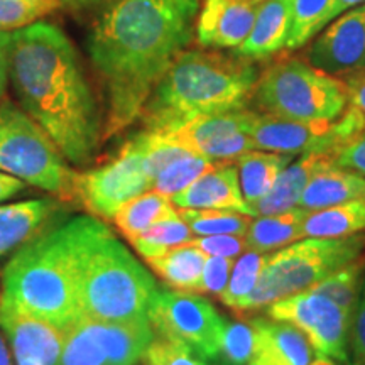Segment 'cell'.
I'll list each match as a JSON object with an SVG mask.
<instances>
[{
    "label": "cell",
    "mask_w": 365,
    "mask_h": 365,
    "mask_svg": "<svg viewBox=\"0 0 365 365\" xmlns=\"http://www.w3.org/2000/svg\"><path fill=\"white\" fill-rule=\"evenodd\" d=\"M198 0H112L88 36L105 97L103 139L143 115L148 100L193 39Z\"/></svg>",
    "instance_id": "6da1fadb"
},
{
    "label": "cell",
    "mask_w": 365,
    "mask_h": 365,
    "mask_svg": "<svg viewBox=\"0 0 365 365\" xmlns=\"http://www.w3.org/2000/svg\"><path fill=\"white\" fill-rule=\"evenodd\" d=\"M9 81L68 163L86 166L103 139L97 98L70 38L46 21L12 31Z\"/></svg>",
    "instance_id": "7a4b0ae2"
},
{
    "label": "cell",
    "mask_w": 365,
    "mask_h": 365,
    "mask_svg": "<svg viewBox=\"0 0 365 365\" xmlns=\"http://www.w3.org/2000/svg\"><path fill=\"white\" fill-rule=\"evenodd\" d=\"M95 223L76 217L17 250L4 269L0 301L65 330L80 317V259Z\"/></svg>",
    "instance_id": "3957f363"
},
{
    "label": "cell",
    "mask_w": 365,
    "mask_h": 365,
    "mask_svg": "<svg viewBox=\"0 0 365 365\" xmlns=\"http://www.w3.org/2000/svg\"><path fill=\"white\" fill-rule=\"evenodd\" d=\"M255 61L217 51H182L145 103L144 130L168 134L193 118L240 110L252 102Z\"/></svg>",
    "instance_id": "277c9868"
},
{
    "label": "cell",
    "mask_w": 365,
    "mask_h": 365,
    "mask_svg": "<svg viewBox=\"0 0 365 365\" xmlns=\"http://www.w3.org/2000/svg\"><path fill=\"white\" fill-rule=\"evenodd\" d=\"M158 291L148 269L110 228L97 220L80 259V317L105 322L144 318Z\"/></svg>",
    "instance_id": "5b68a950"
},
{
    "label": "cell",
    "mask_w": 365,
    "mask_h": 365,
    "mask_svg": "<svg viewBox=\"0 0 365 365\" xmlns=\"http://www.w3.org/2000/svg\"><path fill=\"white\" fill-rule=\"evenodd\" d=\"M365 252V232L349 237H303L269 254L255 289L240 312L266 308L286 296L312 289Z\"/></svg>",
    "instance_id": "8992f818"
},
{
    "label": "cell",
    "mask_w": 365,
    "mask_h": 365,
    "mask_svg": "<svg viewBox=\"0 0 365 365\" xmlns=\"http://www.w3.org/2000/svg\"><path fill=\"white\" fill-rule=\"evenodd\" d=\"M252 102L259 113L301 122L335 120L350 105L345 81L307 59L286 58L259 73Z\"/></svg>",
    "instance_id": "52a82bcc"
},
{
    "label": "cell",
    "mask_w": 365,
    "mask_h": 365,
    "mask_svg": "<svg viewBox=\"0 0 365 365\" xmlns=\"http://www.w3.org/2000/svg\"><path fill=\"white\" fill-rule=\"evenodd\" d=\"M0 171L61 202H78V173L68 166L43 127L11 100H0Z\"/></svg>",
    "instance_id": "ba28073f"
},
{
    "label": "cell",
    "mask_w": 365,
    "mask_h": 365,
    "mask_svg": "<svg viewBox=\"0 0 365 365\" xmlns=\"http://www.w3.org/2000/svg\"><path fill=\"white\" fill-rule=\"evenodd\" d=\"M154 339L149 317L127 322L78 317L65 328L56 365H135Z\"/></svg>",
    "instance_id": "9c48e42d"
},
{
    "label": "cell",
    "mask_w": 365,
    "mask_h": 365,
    "mask_svg": "<svg viewBox=\"0 0 365 365\" xmlns=\"http://www.w3.org/2000/svg\"><path fill=\"white\" fill-rule=\"evenodd\" d=\"M364 130V113L352 103L335 120L301 122L255 112L249 127L255 149L291 154V156H301V154L335 156L346 144L357 139Z\"/></svg>",
    "instance_id": "30bf717a"
},
{
    "label": "cell",
    "mask_w": 365,
    "mask_h": 365,
    "mask_svg": "<svg viewBox=\"0 0 365 365\" xmlns=\"http://www.w3.org/2000/svg\"><path fill=\"white\" fill-rule=\"evenodd\" d=\"M148 317L158 336L186 345L202 357L218 362L227 319L212 301L188 291L159 289Z\"/></svg>",
    "instance_id": "8fae6325"
},
{
    "label": "cell",
    "mask_w": 365,
    "mask_h": 365,
    "mask_svg": "<svg viewBox=\"0 0 365 365\" xmlns=\"http://www.w3.org/2000/svg\"><path fill=\"white\" fill-rule=\"evenodd\" d=\"M153 185L144 166L143 143L135 134L112 161L78 175L76 200L97 218L112 220L122 205L150 191Z\"/></svg>",
    "instance_id": "7c38bea8"
},
{
    "label": "cell",
    "mask_w": 365,
    "mask_h": 365,
    "mask_svg": "<svg viewBox=\"0 0 365 365\" xmlns=\"http://www.w3.org/2000/svg\"><path fill=\"white\" fill-rule=\"evenodd\" d=\"M266 314L299 328L319 357L349 362L352 314L328 296L312 289L299 291L274 301L266 307Z\"/></svg>",
    "instance_id": "4fadbf2b"
},
{
    "label": "cell",
    "mask_w": 365,
    "mask_h": 365,
    "mask_svg": "<svg viewBox=\"0 0 365 365\" xmlns=\"http://www.w3.org/2000/svg\"><path fill=\"white\" fill-rule=\"evenodd\" d=\"M254 115L255 112L249 108L210 113L159 135L212 161H235L242 154L255 149L249 134Z\"/></svg>",
    "instance_id": "5bb4252c"
},
{
    "label": "cell",
    "mask_w": 365,
    "mask_h": 365,
    "mask_svg": "<svg viewBox=\"0 0 365 365\" xmlns=\"http://www.w3.org/2000/svg\"><path fill=\"white\" fill-rule=\"evenodd\" d=\"M304 59L333 76L365 70V4L340 14L313 41Z\"/></svg>",
    "instance_id": "9a60e30c"
},
{
    "label": "cell",
    "mask_w": 365,
    "mask_h": 365,
    "mask_svg": "<svg viewBox=\"0 0 365 365\" xmlns=\"http://www.w3.org/2000/svg\"><path fill=\"white\" fill-rule=\"evenodd\" d=\"M0 327L16 365H56L65 330L0 301Z\"/></svg>",
    "instance_id": "2e32d148"
},
{
    "label": "cell",
    "mask_w": 365,
    "mask_h": 365,
    "mask_svg": "<svg viewBox=\"0 0 365 365\" xmlns=\"http://www.w3.org/2000/svg\"><path fill=\"white\" fill-rule=\"evenodd\" d=\"M257 0H205L196 19V41L203 48H239L252 31Z\"/></svg>",
    "instance_id": "e0dca14e"
},
{
    "label": "cell",
    "mask_w": 365,
    "mask_h": 365,
    "mask_svg": "<svg viewBox=\"0 0 365 365\" xmlns=\"http://www.w3.org/2000/svg\"><path fill=\"white\" fill-rule=\"evenodd\" d=\"M171 200L176 208L230 210L254 217L242 196L239 171L234 161L218 163Z\"/></svg>",
    "instance_id": "ac0fdd59"
},
{
    "label": "cell",
    "mask_w": 365,
    "mask_h": 365,
    "mask_svg": "<svg viewBox=\"0 0 365 365\" xmlns=\"http://www.w3.org/2000/svg\"><path fill=\"white\" fill-rule=\"evenodd\" d=\"M257 331L252 359L247 365H312L314 354L299 328L272 318H250Z\"/></svg>",
    "instance_id": "d6986e66"
},
{
    "label": "cell",
    "mask_w": 365,
    "mask_h": 365,
    "mask_svg": "<svg viewBox=\"0 0 365 365\" xmlns=\"http://www.w3.org/2000/svg\"><path fill=\"white\" fill-rule=\"evenodd\" d=\"M61 212V200L39 198L0 207V257L48 230Z\"/></svg>",
    "instance_id": "ffe728a7"
},
{
    "label": "cell",
    "mask_w": 365,
    "mask_h": 365,
    "mask_svg": "<svg viewBox=\"0 0 365 365\" xmlns=\"http://www.w3.org/2000/svg\"><path fill=\"white\" fill-rule=\"evenodd\" d=\"M293 0H264L259 2L252 31L247 39L235 48L237 56L252 59H267L286 48L293 22Z\"/></svg>",
    "instance_id": "44dd1931"
},
{
    "label": "cell",
    "mask_w": 365,
    "mask_h": 365,
    "mask_svg": "<svg viewBox=\"0 0 365 365\" xmlns=\"http://www.w3.org/2000/svg\"><path fill=\"white\" fill-rule=\"evenodd\" d=\"M335 164L331 154H301L279 173L271 191L254 207V217L274 215L299 205L301 195L318 171Z\"/></svg>",
    "instance_id": "7402d4cb"
},
{
    "label": "cell",
    "mask_w": 365,
    "mask_h": 365,
    "mask_svg": "<svg viewBox=\"0 0 365 365\" xmlns=\"http://www.w3.org/2000/svg\"><path fill=\"white\" fill-rule=\"evenodd\" d=\"M354 200H365V176L331 164L309 180L298 207L317 212Z\"/></svg>",
    "instance_id": "603a6c76"
},
{
    "label": "cell",
    "mask_w": 365,
    "mask_h": 365,
    "mask_svg": "<svg viewBox=\"0 0 365 365\" xmlns=\"http://www.w3.org/2000/svg\"><path fill=\"white\" fill-rule=\"evenodd\" d=\"M291 154L271 153V150L254 149L242 154L235 159L237 171H239V182L242 196H244L247 207H254L266 196L276 182L279 173L293 161Z\"/></svg>",
    "instance_id": "cb8c5ba5"
},
{
    "label": "cell",
    "mask_w": 365,
    "mask_h": 365,
    "mask_svg": "<svg viewBox=\"0 0 365 365\" xmlns=\"http://www.w3.org/2000/svg\"><path fill=\"white\" fill-rule=\"evenodd\" d=\"M308 210L296 207L274 215L254 217L245 232L247 247L255 252L271 254L303 239V223Z\"/></svg>",
    "instance_id": "d4e9b609"
},
{
    "label": "cell",
    "mask_w": 365,
    "mask_h": 365,
    "mask_svg": "<svg viewBox=\"0 0 365 365\" xmlns=\"http://www.w3.org/2000/svg\"><path fill=\"white\" fill-rule=\"evenodd\" d=\"M207 259V254L188 242L168 250L166 254L148 259V264L166 282V286L176 291L198 293Z\"/></svg>",
    "instance_id": "484cf974"
},
{
    "label": "cell",
    "mask_w": 365,
    "mask_h": 365,
    "mask_svg": "<svg viewBox=\"0 0 365 365\" xmlns=\"http://www.w3.org/2000/svg\"><path fill=\"white\" fill-rule=\"evenodd\" d=\"M175 215H178V210L170 196L150 190L122 205L112 220L115 222L118 230L130 240L149 227Z\"/></svg>",
    "instance_id": "4316f807"
},
{
    "label": "cell",
    "mask_w": 365,
    "mask_h": 365,
    "mask_svg": "<svg viewBox=\"0 0 365 365\" xmlns=\"http://www.w3.org/2000/svg\"><path fill=\"white\" fill-rule=\"evenodd\" d=\"M365 232V200L309 212L303 223V237H349Z\"/></svg>",
    "instance_id": "83f0119b"
},
{
    "label": "cell",
    "mask_w": 365,
    "mask_h": 365,
    "mask_svg": "<svg viewBox=\"0 0 365 365\" xmlns=\"http://www.w3.org/2000/svg\"><path fill=\"white\" fill-rule=\"evenodd\" d=\"M267 259L269 254L255 252V250L250 249L242 252L237 257L228 284L223 289V293L218 296V299L234 312H240L244 301L249 298L255 286H257L259 279H261Z\"/></svg>",
    "instance_id": "f1b7e54d"
},
{
    "label": "cell",
    "mask_w": 365,
    "mask_h": 365,
    "mask_svg": "<svg viewBox=\"0 0 365 365\" xmlns=\"http://www.w3.org/2000/svg\"><path fill=\"white\" fill-rule=\"evenodd\" d=\"M190 230L198 237L208 235H245L254 217L230 210L178 208Z\"/></svg>",
    "instance_id": "f546056e"
},
{
    "label": "cell",
    "mask_w": 365,
    "mask_h": 365,
    "mask_svg": "<svg viewBox=\"0 0 365 365\" xmlns=\"http://www.w3.org/2000/svg\"><path fill=\"white\" fill-rule=\"evenodd\" d=\"M191 239H193V232L190 230V227L178 213L175 217H170L156 223V225L149 227L143 234L130 239V244L139 255H143L148 261L150 257L166 254L168 250L180 247L182 244H188Z\"/></svg>",
    "instance_id": "4dcf8cb0"
},
{
    "label": "cell",
    "mask_w": 365,
    "mask_h": 365,
    "mask_svg": "<svg viewBox=\"0 0 365 365\" xmlns=\"http://www.w3.org/2000/svg\"><path fill=\"white\" fill-rule=\"evenodd\" d=\"M365 272V252L359 255L352 262L346 266L340 267L330 276L325 277L322 282L312 287V291L319 294H325L328 298L335 301L339 307H341L345 312L354 314L355 304H357L360 289H362Z\"/></svg>",
    "instance_id": "1f68e13d"
},
{
    "label": "cell",
    "mask_w": 365,
    "mask_h": 365,
    "mask_svg": "<svg viewBox=\"0 0 365 365\" xmlns=\"http://www.w3.org/2000/svg\"><path fill=\"white\" fill-rule=\"evenodd\" d=\"M217 164L218 161H212V159L188 150V153L175 159L159 173L156 180H154L153 190L173 198V196L185 190L186 186L198 180L200 176H203L205 173L213 170Z\"/></svg>",
    "instance_id": "d6a6232c"
},
{
    "label": "cell",
    "mask_w": 365,
    "mask_h": 365,
    "mask_svg": "<svg viewBox=\"0 0 365 365\" xmlns=\"http://www.w3.org/2000/svg\"><path fill=\"white\" fill-rule=\"evenodd\" d=\"M257 331L250 322H227L218 362L225 365H247L252 359Z\"/></svg>",
    "instance_id": "836d02e7"
},
{
    "label": "cell",
    "mask_w": 365,
    "mask_h": 365,
    "mask_svg": "<svg viewBox=\"0 0 365 365\" xmlns=\"http://www.w3.org/2000/svg\"><path fill=\"white\" fill-rule=\"evenodd\" d=\"M330 4L331 0H293L291 2L293 22H291L289 39L286 44L287 49L301 48L318 33L319 19L330 7Z\"/></svg>",
    "instance_id": "e575fe53"
},
{
    "label": "cell",
    "mask_w": 365,
    "mask_h": 365,
    "mask_svg": "<svg viewBox=\"0 0 365 365\" xmlns=\"http://www.w3.org/2000/svg\"><path fill=\"white\" fill-rule=\"evenodd\" d=\"M59 0H0V31H17L59 7Z\"/></svg>",
    "instance_id": "d590c367"
},
{
    "label": "cell",
    "mask_w": 365,
    "mask_h": 365,
    "mask_svg": "<svg viewBox=\"0 0 365 365\" xmlns=\"http://www.w3.org/2000/svg\"><path fill=\"white\" fill-rule=\"evenodd\" d=\"M143 362L144 365H225L205 359L186 345L161 339V336H156L148 346Z\"/></svg>",
    "instance_id": "8d00e7d4"
},
{
    "label": "cell",
    "mask_w": 365,
    "mask_h": 365,
    "mask_svg": "<svg viewBox=\"0 0 365 365\" xmlns=\"http://www.w3.org/2000/svg\"><path fill=\"white\" fill-rule=\"evenodd\" d=\"M191 245L198 247L208 257H230L237 259L242 252L247 250L245 235H208L191 239Z\"/></svg>",
    "instance_id": "74e56055"
},
{
    "label": "cell",
    "mask_w": 365,
    "mask_h": 365,
    "mask_svg": "<svg viewBox=\"0 0 365 365\" xmlns=\"http://www.w3.org/2000/svg\"><path fill=\"white\" fill-rule=\"evenodd\" d=\"M235 261L230 257H208L205 264L198 293L220 296L230 279Z\"/></svg>",
    "instance_id": "f35d334b"
},
{
    "label": "cell",
    "mask_w": 365,
    "mask_h": 365,
    "mask_svg": "<svg viewBox=\"0 0 365 365\" xmlns=\"http://www.w3.org/2000/svg\"><path fill=\"white\" fill-rule=\"evenodd\" d=\"M350 345L354 350V359L365 362V272L362 281V289L357 304L352 314V327H350Z\"/></svg>",
    "instance_id": "ab89813d"
},
{
    "label": "cell",
    "mask_w": 365,
    "mask_h": 365,
    "mask_svg": "<svg viewBox=\"0 0 365 365\" xmlns=\"http://www.w3.org/2000/svg\"><path fill=\"white\" fill-rule=\"evenodd\" d=\"M333 159H335L336 166L357 171L359 175L365 176V130L357 139H354L344 149H340Z\"/></svg>",
    "instance_id": "60d3db41"
},
{
    "label": "cell",
    "mask_w": 365,
    "mask_h": 365,
    "mask_svg": "<svg viewBox=\"0 0 365 365\" xmlns=\"http://www.w3.org/2000/svg\"><path fill=\"white\" fill-rule=\"evenodd\" d=\"M345 85L349 88L350 103L357 107L365 117V70L346 76Z\"/></svg>",
    "instance_id": "b9f144b4"
},
{
    "label": "cell",
    "mask_w": 365,
    "mask_h": 365,
    "mask_svg": "<svg viewBox=\"0 0 365 365\" xmlns=\"http://www.w3.org/2000/svg\"><path fill=\"white\" fill-rule=\"evenodd\" d=\"M9 43H11V33L0 31V98L6 93L9 83Z\"/></svg>",
    "instance_id": "7bdbcfd3"
},
{
    "label": "cell",
    "mask_w": 365,
    "mask_h": 365,
    "mask_svg": "<svg viewBox=\"0 0 365 365\" xmlns=\"http://www.w3.org/2000/svg\"><path fill=\"white\" fill-rule=\"evenodd\" d=\"M365 4V0H331L330 7L327 9V12L323 14V17L319 19V24H318V33L319 31L325 27V24H328L331 19H336V17L340 16V14H344L349 11V9H354L357 6H362Z\"/></svg>",
    "instance_id": "ee69618b"
},
{
    "label": "cell",
    "mask_w": 365,
    "mask_h": 365,
    "mask_svg": "<svg viewBox=\"0 0 365 365\" xmlns=\"http://www.w3.org/2000/svg\"><path fill=\"white\" fill-rule=\"evenodd\" d=\"M24 190H26L24 181L17 180V178L7 175V173L0 171V202L14 198V196L19 195L21 191Z\"/></svg>",
    "instance_id": "f6af8a7d"
},
{
    "label": "cell",
    "mask_w": 365,
    "mask_h": 365,
    "mask_svg": "<svg viewBox=\"0 0 365 365\" xmlns=\"http://www.w3.org/2000/svg\"><path fill=\"white\" fill-rule=\"evenodd\" d=\"M0 365H14L11 350H9L7 341L4 339L2 333H0Z\"/></svg>",
    "instance_id": "bcb514c9"
},
{
    "label": "cell",
    "mask_w": 365,
    "mask_h": 365,
    "mask_svg": "<svg viewBox=\"0 0 365 365\" xmlns=\"http://www.w3.org/2000/svg\"><path fill=\"white\" fill-rule=\"evenodd\" d=\"M63 4H73V6H83V4H90L93 0H59Z\"/></svg>",
    "instance_id": "7dc6e473"
},
{
    "label": "cell",
    "mask_w": 365,
    "mask_h": 365,
    "mask_svg": "<svg viewBox=\"0 0 365 365\" xmlns=\"http://www.w3.org/2000/svg\"><path fill=\"white\" fill-rule=\"evenodd\" d=\"M350 365H365V362L364 360H359V359H354V362L350 364Z\"/></svg>",
    "instance_id": "c3c4849f"
},
{
    "label": "cell",
    "mask_w": 365,
    "mask_h": 365,
    "mask_svg": "<svg viewBox=\"0 0 365 365\" xmlns=\"http://www.w3.org/2000/svg\"><path fill=\"white\" fill-rule=\"evenodd\" d=\"M257 2H264V0H257Z\"/></svg>",
    "instance_id": "681fc988"
}]
</instances>
